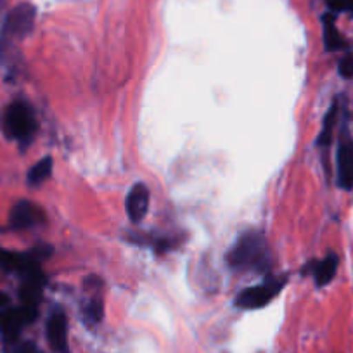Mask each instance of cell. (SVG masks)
<instances>
[{"label":"cell","mask_w":353,"mask_h":353,"mask_svg":"<svg viewBox=\"0 0 353 353\" xmlns=\"http://www.w3.org/2000/svg\"><path fill=\"white\" fill-rule=\"evenodd\" d=\"M0 125L6 137L18 142L21 148H28L39 130L35 110L32 104L23 99H16L6 106Z\"/></svg>","instance_id":"obj_2"},{"label":"cell","mask_w":353,"mask_h":353,"mask_svg":"<svg viewBox=\"0 0 353 353\" xmlns=\"http://www.w3.org/2000/svg\"><path fill=\"white\" fill-rule=\"evenodd\" d=\"M52 168H54V159L50 158V156H46V158L39 159V161L28 170V173H26V182H28V185H32V188H39V185H42L43 182L49 181L50 175H52Z\"/></svg>","instance_id":"obj_14"},{"label":"cell","mask_w":353,"mask_h":353,"mask_svg":"<svg viewBox=\"0 0 353 353\" xmlns=\"http://www.w3.org/2000/svg\"><path fill=\"white\" fill-rule=\"evenodd\" d=\"M39 317V308H30L25 305H12L11 298L0 293V336L4 345L19 339L23 329L33 324Z\"/></svg>","instance_id":"obj_4"},{"label":"cell","mask_w":353,"mask_h":353,"mask_svg":"<svg viewBox=\"0 0 353 353\" xmlns=\"http://www.w3.org/2000/svg\"><path fill=\"white\" fill-rule=\"evenodd\" d=\"M46 336L50 348L56 353H71L68 343V317L61 307L50 312L46 324Z\"/></svg>","instance_id":"obj_9"},{"label":"cell","mask_w":353,"mask_h":353,"mask_svg":"<svg viewBox=\"0 0 353 353\" xmlns=\"http://www.w3.org/2000/svg\"><path fill=\"white\" fill-rule=\"evenodd\" d=\"M338 113H339V99L338 97H334L331 103V106H329L327 113H325L324 121H322V128H321V132H319L317 141H315L317 148L327 149L329 145L332 144L334 128H336V123H338Z\"/></svg>","instance_id":"obj_13"},{"label":"cell","mask_w":353,"mask_h":353,"mask_svg":"<svg viewBox=\"0 0 353 353\" xmlns=\"http://www.w3.org/2000/svg\"><path fill=\"white\" fill-rule=\"evenodd\" d=\"M6 353H43L39 346L33 341H21V339H16L14 343H9L6 345Z\"/></svg>","instance_id":"obj_16"},{"label":"cell","mask_w":353,"mask_h":353,"mask_svg":"<svg viewBox=\"0 0 353 353\" xmlns=\"http://www.w3.org/2000/svg\"><path fill=\"white\" fill-rule=\"evenodd\" d=\"M286 283V276H272V274H267L260 284H254V286L241 291L236 296V300H234V305L237 308H241V310H258V308L267 307V305L272 303L283 293Z\"/></svg>","instance_id":"obj_5"},{"label":"cell","mask_w":353,"mask_h":353,"mask_svg":"<svg viewBox=\"0 0 353 353\" xmlns=\"http://www.w3.org/2000/svg\"><path fill=\"white\" fill-rule=\"evenodd\" d=\"M339 267V256L336 253H327L322 260H312L303 269V272H310L314 276L317 288H324L334 279Z\"/></svg>","instance_id":"obj_11"},{"label":"cell","mask_w":353,"mask_h":353,"mask_svg":"<svg viewBox=\"0 0 353 353\" xmlns=\"http://www.w3.org/2000/svg\"><path fill=\"white\" fill-rule=\"evenodd\" d=\"M336 182L343 191L353 189V139L343 132L336 151Z\"/></svg>","instance_id":"obj_8"},{"label":"cell","mask_w":353,"mask_h":353,"mask_svg":"<svg viewBox=\"0 0 353 353\" xmlns=\"http://www.w3.org/2000/svg\"><path fill=\"white\" fill-rule=\"evenodd\" d=\"M329 11L338 14V12H346L353 16V0H325Z\"/></svg>","instance_id":"obj_17"},{"label":"cell","mask_w":353,"mask_h":353,"mask_svg":"<svg viewBox=\"0 0 353 353\" xmlns=\"http://www.w3.org/2000/svg\"><path fill=\"white\" fill-rule=\"evenodd\" d=\"M83 317L88 324H99L104 317V301L97 294L83 305Z\"/></svg>","instance_id":"obj_15"},{"label":"cell","mask_w":353,"mask_h":353,"mask_svg":"<svg viewBox=\"0 0 353 353\" xmlns=\"http://www.w3.org/2000/svg\"><path fill=\"white\" fill-rule=\"evenodd\" d=\"M149 201L151 192L144 182H137L130 188L127 198H125V212L132 223H141L149 212Z\"/></svg>","instance_id":"obj_10"},{"label":"cell","mask_w":353,"mask_h":353,"mask_svg":"<svg viewBox=\"0 0 353 353\" xmlns=\"http://www.w3.org/2000/svg\"><path fill=\"white\" fill-rule=\"evenodd\" d=\"M322 40H324V49L327 52H338V50L346 49L345 37L339 33L336 26L334 12H325L322 16Z\"/></svg>","instance_id":"obj_12"},{"label":"cell","mask_w":353,"mask_h":353,"mask_svg":"<svg viewBox=\"0 0 353 353\" xmlns=\"http://www.w3.org/2000/svg\"><path fill=\"white\" fill-rule=\"evenodd\" d=\"M47 222L46 212L28 199H21L16 203L9 213V227L12 230H30L35 227L43 225Z\"/></svg>","instance_id":"obj_7"},{"label":"cell","mask_w":353,"mask_h":353,"mask_svg":"<svg viewBox=\"0 0 353 353\" xmlns=\"http://www.w3.org/2000/svg\"><path fill=\"white\" fill-rule=\"evenodd\" d=\"M225 263L236 272L270 274L272 251L261 230H244L225 254Z\"/></svg>","instance_id":"obj_1"},{"label":"cell","mask_w":353,"mask_h":353,"mask_svg":"<svg viewBox=\"0 0 353 353\" xmlns=\"http://www.w3.org/2000/svg\"><path fill=\"white\" fill-rule=\"evenodd\" d=\"M338 73L343 78H353V52H346L338 63Z\"/></svg>","instance_id":"obj_18"},{"label":"cell","mask_w":353,"mask_h":353,"mask_svg":"<svg viewBox=\"0 0 353 353\" xmlns=\"http://www.w3.org/2000/svg\"><path fill=\"white\" fill-rule=\"evenodd\" d=\"M50 254H52V248L47 244L33 248L25 253L0 248V269L6 274H14V276L21 277V281L47 277L42 270V263Z\"/></svg>","instance_id":"obj_3"},{"label":"cell","mask_w":353,"mask_h":353,"mask_svg":"<svg viewBox=\"0 0 353 353\" xmlns=\"http://www.w3.org/2000/svg\"><path fill=\"white\" fill-rule=\"evenodd\" d=\"M37 21V8L30 2H21L8 14L2 37L9 40H23L33 32Z\"/></svg>","instance_id":"obj_6"}]
</instances>
